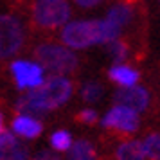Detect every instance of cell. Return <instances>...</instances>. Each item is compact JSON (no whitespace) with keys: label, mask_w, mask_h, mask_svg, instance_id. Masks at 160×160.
<instances>
[{"label":"cell","mask_w":160,"mask_h":160,"mask_svg":"<svg viewBox=\"0 0 160 160\" xmlns=\"http://www.w3.org/2000/svg\"><path fill=\"white\" fill-rule=\"evenodd\" d=\"M121 34V27L112 20H78L67 23L61 31V42L70 49H87L97 43H110Z\"/></svg>","instance_id":"cell-1"},{"label":"cell","mask_w":160,"mask_h":160,"mask_svg":"<svg viewBox=\"0 0 160 160\" xmlns=\"http://www.w3.org/2000/svg\"><path fill=\"white\" fill-rule=\"evenodd\" d=\"M72 83L63 78V76H51L45 81H42L38 87L29 88L27 99H29L38 110H42L43 113L51 110L59 108L61 104H65L70 95H72Z\"/></svg>","instance_id":"cell-2"},{"label":"cell","mask_w":160,"mask_h":160,"mask_svg":"<svg viewBox=\"0 0 160 160\" xmlns=\"http://www.w3.org/2000/svg\"><path fill=\"white\" fill-rule=\"evenodd\" d=\"M34 58L45 70L52 74H68L74 72L79 59L70 49L56 43H42L34 49Z\"/></svg>","instance_id":"cell-3"},{"label":"cell","mask_w":160,"mask_h":160,"mask_svg":"<svg viewBox=\"0 0 160 160\" xmlns=\"http://www.w3.org/2000/svg\"><path fill=\"white\" fill-rule=\"evenodd\" d=\"M70 18V6L67 0H36L32 4V23L42 29H56Z\"/></svg>","instance_id":"cell-4"},{"label":"cell","mask_w":160,"mask_h":160,"mask_svg":"<svg viewBox=\"0 0 160 160\" xmlns=\"http://www.w3.org/2000/svg\"><path fill=\"white\" fill-rule=\"evenodd\" d=\"M23 43V27L11 15H0V59L15 56Z\"/></svg>","instance_id":"cell-5"},{"label":"cell","mask_w":160,"mask_h":160,"mask_svg":"<svg viewBox=\"0 0 160 160\" xmlns=\"http://www.w3.org/2000/svg\"><path fill=\"white\" fill-rule=\"evenodd\" d=\"M102 126L108 130H119L124 133H133L138 128V115L135 110L124 104H115L102 119Z\"/></svg>","instance_id":"cell-6"},{"label":"cell","mask_w":160,"mask_h":160,"mask_svg":"<svg viewBox=\"0 0 160 160\" xmlns=\"http://www.w3.org/2000/svg\"><path fill=\"white\" fill-rule=\"evenodd\" d=\"M11 74L18 88H34L43 81V67L40 63L16 59L11 63Z\"/></svg>","instance_id":"cell-7"},{"label":"cell","mask_w":160,"mask_h":160,"mask_svg":"<svg viewBox=\"0 0 160 160\" xmlns=\"http://www.w3.org/2000/svg\"><path fill=\"white\" fill-rule=\"evenodd\" d=\"M117 104H124L128 108L135 110V112H142L148 108L149 102V95L142 87H122L121 90H117L113 95Z\"/></svg>","instance_id":"cell-8"},{"label":"cell","mask_w":160,"mask_h":160,"mask_svg":"<svg viewBox=\"0 0 160 160\" xmlns=\"http://www.w3.org/2000/svg\"><path fill=\"white\" fill-rule=\"evenodd\" d=\"M29 151L11 131L0 133V160H27Z\"/></svg>","instance_id":"cell-9"},{"label":"cell","mask_w":160,"mask_h":160,"mask_svg":"<svg viewBox=\"0 0 160 160\" xmlns=\"http://www.w3.org/2000/svg\"><path fill=\"white\" fill-rule=\"evenodd\" d=\"M43 130L42 122L38 121L36 117H31V115H20L15 117L13 121V131L18 133L20 137L23 138H36Z\"/></svg>","instance_id":"cell-10"},{"label":"cell","mask_w":160,"mask_h":160,"mask_svg":"<svg viewBox=\"0 0 160 160\" xmlns=\"http://www.w3.org/2000/svg\"><path fill=\"white\" fill-rule=\"evenodd\" d=\"M108 78L112 81H115L117 85L121 87H133L137 85L138 81V72L131 67H126V65H113L112 68L108 70Z\"/></svg>","instance_id":"cell-11"},{"label":"cell","mask_w":160,"mask_h":160,"mask_svg":"<svg viewBox=\"0 0 160 160\" xmlns=\"http://www.w3.org/2000/svg\"><path fill=\"white\" fill-rule=\"evenodd\" d=\"M117 160H144V148H142V142L138 140H128L117 148L115 151Z\"/></svg>","instance_id":"cell-12"},{"label":"cell","mask_w":160,"mask_h":160,"mask_svg":"<svg viewBox=\"0 0 160 160\" xmlns=\"http://www.w3.org/2000/svg\"><path fill=\"white\" fill-rule=\"evenodd\" d=\"M95 158H97V151L88 140L72 142L70 149H68V160H95Z\"/></svg>","instance_id":"cell-13"},{"label":"cell","mask_w":160,"mask_h":160,"mask_svg":"<svg viewBox=\"0 0 160 160\" xmlns=\"http://www.w3.org/2000/svg\"><path fill=\"white\" fill-rule=\"evenodd\" d=\"M108 20H112L113 23H117L119 27H122L126 23L131 22V18H133V9L130 6H126V4H117L113 8L108 11V16H106Z\"/></svg>","instance_id":"cell-14"},{"label":"cell","mask_w":160,"mask_h":160,"mask_svg":"<svg viewBox=\"0 0 160 160\" xmlns=\"http://www.w3.org/2000/svg\"><path fill=\"white\" fill-rule=\"evenodd\" d=\"M102 94H104V88H102V85L99 81H88V83H85L83 88H81V97L87 102L99 101L102 97Z\"/></svg>","instance_id":"cell-15"},{"label":"cell","mask_w":160,"mask_h":160,"mask_svg":"<svg viewBox=\"0 0 160 160\" xmlns=\"http://www.w3.org/2000/svg\"><path fill=\"white\" fill-rule=\"evenodd\" d=\"M146 158L149 160H160V133H153L142 140Z\"/></svg>","instance_id":"cell-16"},{"label":"cell","mask_w":160,"mask_h":160,"mask_svg":"<svg viewBox=\"0 0 160 160\" xmlns=\"http://www.w3.org/2000/svg\"><path fill=\"white\" fill-rule=\"evenodd\" d=\"M106 51H108L110 58L113 59L117 65L128 58V45L124 43L122 40H113V42H110L108 47H106Z\"/></svg>","instance_id":"cell-17"},{"label":"cell","mask_w":160,"mask_h":160,"mask_svg":"<svg viewBox=\"0 0 160 160\" xmlns=\"http://www.w3.org/2000/svg\"><path fill=\"white\" fill-rule=\"evenodd\" d=\"M51 146L56 151H68L70 146H72V137H70V133L65 131V130H59V131H56V133H52Z\"/></svg>","instance_id":"cell-18"},{"label":"cell","mask_w":160,"mask_h":160,"mask_svg":"<svg viewBox=\"0 0 160 160\" xmlns=\"http://www.w3.org/2000/svg\"><path fill=\"white\" fill-rule=\"evenodd\" d=\"M16 112L18 113H22V115H31V117H43L45 113L42 112V110H38L32 102L23 95V97H20L18 101H16Z\"/></svg>","instance_id":"cell-19"},{"label":"cell","mask_w":160,"mask_h":160,"mask_svg":"<svg viewBox=\"0 0 160 160\" xmlns=\"http://www.w3.org/2000/svg\"><path fill=\"white\" fill-rule=\"evenodd\" d=\"M78 121L83 124H95L97 122V112L94 110H81L79 113H78Z\"/></svg>","instance_id":"cell-20"},{"label":"cell","mask_w":160,"mask_h":160,"mask_svg":"<svg viewBox=\"0 0 160 160\" xmlns=\"http://www.w3.org/2000/svg\"><path fill=\"white\" fill-rule=\"evenodd\" d=\"M79 8H95L97 4H101L102 0H74Z\"/></svg>","instance_id":"cell-21"},{"label":"cell","mask_w":160,"mask_h":160,"mask_svg":"<svg viewBox=\"0 0 160 160\" xmlns=\"http://www.w3.org/2000/svg\"><path fill=\"white\" fill-rule=\"evenodd\" d=\"M40 158L42 160H61L56 153H52V151H40Z\"/></svg>","instance_id":"cell-22"},{"label":"cell","mask_w":160,"mask_h":160,"mask_svg":"<svg viewBox=\"0 0 160 160\" xmlns=\"http://www.w3.org/2000/svg\"><path fill=\"white\" fill-rule=\"evenodd\" d=\"M4 131V119H2V113H0V133Z\"/></svg>","instance_id":"cell-23"},{"label":"cell","mask_w":160,"mask_h":160,"mask_svg":"<svg viewBox=\"0 0 160 160\" xmlns=\"http://www.w3.org/2000/svg\"><path fill=\"white\" fill-rule=\"evenodd\" d=\"M38 160H42V158H38Z\"/></svg>","instance_id":"cell-24"}]
</instances>
